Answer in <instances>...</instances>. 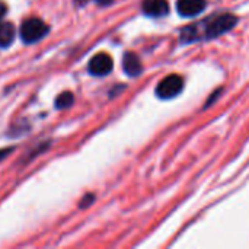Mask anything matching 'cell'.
Masks as SVG:
<instances>
[{
  "instance_id": "12",
  "label": "cell",
  "mask_w": 249,
  "mask_h": 249,
  "mask_svg": "<svg viewBox=\"0 0 249 249\" xmlns=\"http://www.w3.org/2000/svg\"><path fill=\"white\" fill-rule=\"evenodd\" d=\"M6 12H7V7H6V4L4 3H0V19L6 15Z\"/></svg>"
},
{
  "instance_id": "7",
  "label": "cell",
  "mask_w": 249,
  "mask_h": 249,
  "mask_svg": "<svg viewBox=\"0 0 249 249\" xmlns=\"http://www.w3.org/2000/svg\"><path fill=\"white\" fill-rule=\"evenodd\" d=\"M123 67L124 71L128 76H139L142 73V63L140 58L134 53H125L123 58Z\"/></svg>"
},
{
  "instance_id": "6",
  "label": "cell",
  "mask_w": 249,
  "mask_h": 249,
  "mask_svg": "<svg viewBox=\"0 0 249 249\" xmlns=\"http://www.w3.org/2000/svg\"><path fill=\"white\" fill-rule=\"evenodd\" d=\"M143 12L149 16H165L169 12V4L166 0H144Z\"/></svg>"
},
{
  "instance_id": "13",
  "label": "cell",
  "mask_w": 249,
  "mask_h": 249,
  "mask_svg": "<svg viewBox=\"0 0 249 249\" xmlns=\"http://www.w3.org/2000/svg\"><path fill=\"white\" fill-rule=\"evenodd\" d=\"M101 6H108V4H111L114 0H96Z\"/></svg>"
},
{
  "instance_id": "1",
  "label": "cell",
  "mask_w": 249,
  "mask_h": 249,
  "mask_svg": "<svg viewBox=\"0 0 249 249\" xmlns=\"http://www.w3.org/2000/svg\"><path fill=\"white\" fill-rule=\"evenodd\" d=\"M238 22V18L231 15V13H225V15H219L213 19H210L206 26H204V36L206 38H217L223 34H226L228 31H231Z\"/></svg>"
},
{
  "instance_id": "9",
  "label": "cell",
  "mask_w": 249,
  "mask_h": 249,
  "mask_svg": "<svg viewBox=\"0 0 249 249\" xmlns=\"http://www.w3.org/2000/svg\"><path fill=\"white\" fill-rule=\"evenodd\" d=\"M73 101H74V98H73V93L71 92H63L55 99V107L58 109H66V108H69V107L73 105Z\"/></svg>"
},
{
  "instance_id": "5",
  "label": "cell",
  "mask_w": 249,
  "mask_h": 249,
  "mask_svg": "<svg viewBox=\"0 0 249 249\" xmlns=\"http://www.w3.org/2000/svg\"><path fill=\"white\" fill-rule=\"evenodd\" d=\"M177 9L178 13L185 18L196 16L206 9V0H178Z\"/></svg>"
},
{
  "instance_id": "11",
  "label": "cell",
  "mask_w": 249,
  "mask_h": 249,
  "mask_svg": "<svg viewBox=\"0 0 249 249\" xmlns=\"http://www.w3.org/2000/svg\"><path fill=\"white\" fill-rule=\"evenodd\" d=\"M89 201H93V196H86V197L82 200V204H80V206H82V207H86V206L90 204Z\"/></svg>"
},
{
  "instance_id": "8",
  "label": "cell",
  "mask_w": 249,
  "mask_h": 249,
  "mask_svg": "<svg viewBox=\"0 0 249 249\" xmlns=\"http://www.w3.org/2000/svg\"><path fill=\"white\" fill-rule=\"evenodd\" d=\"M15 38V28L12 23H0V47H9Z\"/></svg>"
},
{
  "instance_id": "10",
  "label": "cell",
  "mask_w": 249,
  "mask_h": 249,
  "mask_svg": "<svg viewBox=\"0 0 249 249\" xmlns=\"http://www.w3.org/2000/svg\"><path fill=\"white\" fill-rule=\"evenodd\" d=\"M13 152V149L12 147H6V149H0V162L9 155V153H12Z\"/></svg>"
},
{
  "instance_id": "3",
  "label": "cell",
  "mask_w": 249,
  "mask_h": 249,
  "mask_svg": "<svg viewBox=\"0 0 249 249\" xmlns=\"http://www.w3.org/2000/svg\"><path fill=\"white\" fill-rule=\"evenodd\" d=\"M184 86V80L182 77H179L178 74H171L168 77H165L156 88V95L160 99H172L175 98Z\"/></svg>"
},
{
  "instance_id": "2",
  "label": "cell",
  "mask_w": 249,
  "mask_h": 249,
  "mask_svg": "<svg viewBox=\"0 0 249 249\" xmlns=\"http://www.w3.org/2000/svg\"><path fill=\"white\" fill-rule=\"evenodd\" d=\"M48 26L38 18L26 19L20 26V38L26 44H32L39 41L44 35H47Z\"/></svg>"
},
{
  "instance_id": "4",
  "label": "cell",
  "mask_w": 249,
  "mask_h": 249,
  "mask_svg": "<svg viewBox=\"0 0 249 249\" xmlns=\"http://www.w3.org/2000/svg\"><path fill=\"white\" fill-rule=\"evenodd\" d=\"M112 67H114L112 58L105 53L96 54L89 61V71L95 76H105L112 70Z\"/></svg>"
}]
</instances>
